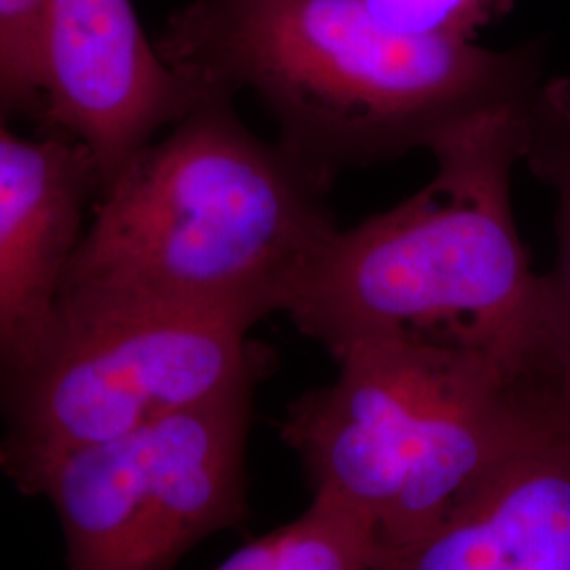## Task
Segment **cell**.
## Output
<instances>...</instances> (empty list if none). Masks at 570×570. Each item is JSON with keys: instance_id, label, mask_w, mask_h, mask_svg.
I'll return each mask as SVG.
<instances>
[{"instance_id": "obj_1", "label": "cell", "mask_w": 570, "mask_h": 570, "mask_svg": "<svg viewBox=\"0 0 570 570\" xmlns=\"http://www.w3.org/2000/svg\"><path fill=\"white\" fill-rule=\"evenodd\" d=\"M157 49L205 94L252 91L277 142L330 186L353 167L433 153L546 81L541 42L410 39L360 0H193Z\"/></svg>"}, {"instance_id": "obj_2", "label": "cell", "mask_w": 570, "mask_h": 570, "mask_svg": "<svg viewBox=\"0 0 570 570\" xmlns=\"http://www.w3.org/2000/svg\"><path fill=\"white\" fill-rule=\"evenodd\" d=\"M330 184L209 94L98 195L60 305H155L254 327L338 228Z\"/></svg>"}, {"instance_id": "obj_3", "label": "cell", "mask_w": 570, "mask_h": 570, "mask_svg": "<svg viewBox=\"0 0 570 570\" xmlns=\"http://www.w3.org/2000/svg\"><path fill=\"white\" fill-rule=\"evenodd\" d=\"M522 106L454 134L431 153L435 174L421 190L317 247L282 306L301 334L332 357L387 336L473 341L551 374L541 275L511 205Z\"/></svg>"}, {"instance_id": "obj_4", "label": "cell", "mask_w": 570, "mask_h": 570, "mask_svg": "<svg viewBox=\"0 0 570 570\" xmlns=\"http://www.w3.org/2000/svg\"><path fill=\"white\" fill-rule=\"evenodd\" d=\"M334 360L336 379L289 406L282 440L313 494L374 522L381 550L428 529L513 452L570 423L550 374L501 346L387 336Z\"/></svg>"}, {"instance_id": "obj_5", "label": "cell", "mask_w": 570, "mask_h": 570, "mask_svg": "<svg viewBox=\"0 0 570 570\" xmlns=\"http://www.w3.org/2000/svg\"><path fill=\"white\" fill-rule=\"evenodd\" d=\"M242 322L155 305H60L39 351L0 383V473L41 497L68 456L256 387L266 351Z\"/></svg>"}, {"instance_id": "obj_6", "label": "cell", "mask_w": 570, "mask_h": 570, "mask_svg": "<svg viewBox=\"0 0 570 570\" xmlns=\"http://www.w3.org/2000/svg\"><path fill=\"white\" fill-rule=\"evenodd\" d=\"M254 389L61 461L41 497L58 511L66 570H171L214 532L242 524Z\"/></svg>"}, {"instance_id": "obj_7", "label": "cell", "mask_w": 570, "mask_h": 570, "mask_svg": "<svg viewBox=\"0 0 570 570\" xmlns=\"http://www.w3.org/2000/svg\"><path fill=\"white\" fill-rule=\"evenodd\" d=\"M37 82L51 134L91 155L100 193L209 96L148 42L131 0H47Z\"/></svg>"}, {"instance_id": "obj_8", "label": "cell", "mask_w": 570, "mask_h": 570, "mask_svg": "<svg viewBox=\"0 0 570 570\" xmlns=\"http://www.w3.org/2000/svg\"><path fill=\"white\" fill-rule=\"evenodd\" d=\"M100 174L81 144L28 140L0 122V383L56 326L61 285Z\"/></svg>"}, {"instance_id": "obj_9", "label": "cell", "mask_w": 570, "mask_h": 570, "mask_svg": "<svg viewBox=\"0 0 570 570\" xmlns=\"http://www.w3.org/2000/svg\"><path fill=\"white\" fill-rule=\"evenodd\" d=\"M372 570H570V423L492 469Z\"/></svg>"}, {"instance_id": "obj_10", "label": "cell", "mask_w": 570, "mask_h": 570, "mask_svg": "<svg viewBox=\"0 0 570 570\" xmlns=\"http://www.w3.org/2000/svg\"><path fill=\"white\" fill-rule=\"evenodd\" d=\"M520 165L556 193V261L541 275V332L570 410V77L546 79L522 106Z\"/></svg>"}, {"instance_id": "obj_11", "label": "cell", "mask_w": 570, "mask_h": 570, "mask_svg": "<svg viewBox=\"0 0 570 570\" xmlns=\"http://www.w3.org/2000/svg\"><path fill=\"white\" fill-rule=\"evenodd\" d=\"M379 530L360 511L313 494L308 510L228 556L214 570H372Z\"/></svg>"}, {"instance_id": "obj_12", "label": "cell", "mask_w": 570, "mask_h": 570, "mask_svg": "<svg viewBox=\"0 0 570 570\" xmlns=\"http://www.w3.org/2000/svg\"><path fill=\"white\" fill-rule=\"evenodd\" d=\"M391 32L423 41L475 42L513 0H360Z\"/></svg>"}, {"instance_id": "obj_13", "label": "cell", "mask_w": 570, "mask_h": 570, "mask_svg": "<svg viewBox=\"0 0 570 570\" xmlns=\"http://www.w3.org/2000/svg\"><path fill=\"white\" fill-rule=\"evenodd\" d=\"M47 0H0V122L41 115L37 37Z\"/></svg>"}]
</instances>
